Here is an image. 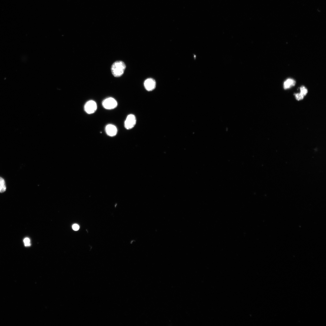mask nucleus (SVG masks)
Masks as SVG:
<instances>
[{
	"mask_svg": "<svg viewBox=\"0 0 326 326\" xmlns=\"http://www.w3.org/2000/svg\"><path fill=\"white\" fill-rule=\"evenodd\" d=\"M144 86L147 90L151 91L155 89L156 86V83L155 80L153 79L149 78L145 81Z\"/></svg>",
	"mask_w": 326,
	"mask_h": 326,
	"instance_id": "nucleus-6",
	"label": "nucleus"
},
{
	"mask_svg": "<svg viewBox=\"0 0 326 326\" xmlns=\"http://www.w3.org/2000/svg\"><path fill=\"white\" fill-rule=\"evenodd\" d=\"M102 105L105 109L111 110L117 107L118 103L117 101L113 98L110 97L103 101Z\"/></svg>",
	"mask_w": 326,
	"mask_h": 326,
	"instance_id": "nucleus-2",
	"label": "nucleus"
},
{
	"mask_svg": "<svg viewBox=\"0 0 326 326\" xmlns=\"http://www.w3.org/2000/svg\"><path fill=\"white\" fill-rule=\"evenodd\" d=\"M24 242L25 246H29L31 245L30 240L28 238H26L24 239Z\"/></svg>",
	"mask_w": 326,
	"mask_h": 326,
	"instance_id": "nucleus-11",
	"label": "nucleus"
},
{
	"mask_svg": "<svg viewBox=\"0 0 326 326\" xmlns=\"http://www.w3.org/2000/svg\"><path fill=\"white\" fill-rule=\"evenodd\" d=\"M72 228L74 231H77L79 230L80 226L77 224H74Z\"/></svg>",
	"mask_w": 326,
	"mask_h": 326,
	"instance_id": "nucleus-12",
	"label": "nucleus"
},
{
	"mask_svg": "<svg viewBox=\"0 0 326 326\" xmlns=\"http://www.w3.org/2000/svg\"><path fill=\"white\" fill-rule=\"evenodd\" d=\"M300 93L303 96H304L307 95L308 93V90L305 86H301L300 87Z\"/></svg>",
	"mask_w": 326,
	"mask_h": 326,
	"instance_id": "nucleus-9",
	"label": "nucleus"
},
{
	"mask_svg": "<svg viewBox=\"0 0 326 326\" xmlns=\"http://www.w3.org/2000/svg\"><path fill=\"white\" fill-rule=\"evenodd\" d=\"M136 123V117L133 114L127 116L124 122V127L127 130H130L134 128Z\"/></svg>",
	"mask_w": 326,
	"mask_h": 326,
	"instance_id": "nucleus-3",
	"label": "nucleus"
},
{
	"mask_svg": "<svg viewBox=\"0 0 326 326\" xmlns=\"http://www.w3.org/2000/svg\"><path fill=\"white\" fill-rule=\"evenodd\" d=\"M126 68V65L123 62L121 61H116L112 65V74L115 77H120L123 74Z\"/></svg>",
	"mask_w": 326,
	"mask_h": 326,
	"instance_id": "nucleus-1",
	"label": "nucleus"
},
{
	"mask_svg": "<svg viewBox=\"0 0 326 326\" xmlns=\"http://www.w3.org/2000/svg\"><path fill=\"white\" fill-rule=\"evenodd\" d=\"M6 189V185L4 180L2 178L0 177V193L5 192Z\"/></svg>",
	"mask_w": 326,
	"mask_h": 326,
	"instance_id": "nucleus-8",
	"label": "nucleus"
},
{
	"mask_svg": "<svg viewBox=\"0 0 326 326\" xmlns=\"http://www.w3.org/2000/svg\"><path fill=\"white\" fill-rule=\"evenodd\" d=\"M105 131L106 134L109 136L111 137L115 136L118 132L116 127L112 124H109L106 126Z\"/></svg>",
	"mask_w": 326,
	"mask_h": 326,
	"instance_id": "nucleus-5",
	"label": "nucleus"
},
{
	"mask_svg": "<svg viewBox=\"0 0 326 326\" xmlns=\"http://www.w3.org/2000/svg\"><path fill=\"white\" fill-rule=\"evenodd\" d=\"M296 83L295 81L291 78H289L286 80L284 83V88L285 89H289L291 87L294 86Z\"/></svg>",
	"mask_w": 326,
	"mask_h": 326,
	"instance_id": "nucleus-7",
	"label": "nucleus"
},
{
	"mask_svg": "<svg viewBox=\"0 0 326 326\" xmlns=\"http://www.w3.org/2000/svg\"><path fill=\"white\" fill-rule=\"evenodd\" d=\"M294 95L296 99L298 101H300L303 100L304 97L301 93L295 94Z\"/></svg>",
	"mask_w": 326,
	"mask_h": 326,
	"instance_id": "nucleus-10",
	"label": "nucleus"
},
{
	"mask_svg": "<svg viewBox=\"0 0 326 326\" xmlns=\"http://www.w3.org/2000/svg\"><path fill=\"white\" fill-rule=\"evenodd\" d=\"M97 109V105L94 101L90 100L87 102L84 106L85 112L88 114L94 113Z\"/></svg>",
	"mask_w": 326,
	"mask_h": 326,
	"instance_id": "nucleus-4",
	"label": "nucleus"
}]
</instances>
